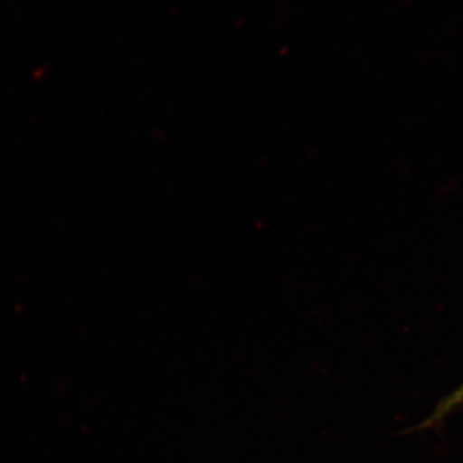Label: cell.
Listing matches in <instances>:
<instances>
[{
  "label": "cell",
  "instance_id": "6da1fadb",
  "mask_svg": "<svg viewBox=\"0 0 463 463\" xmlns=\"http://www.w3.org/2000/svg\"><path fill=\"white\" fill-rule=\"evenodd\" d=\"M461 404H463V383L459 388H457L455 392H450L448 397L444 398L443 401L438 404V407L435 408L431 416L429 417L425 422H422L421 425L419 426V429H428L431 428V426L437 425V423L440 422L441 420L446 419L448 414L452 413L453 411H455L456 408H458Z\"/></svg>",
  "mask_w": 463,
  "mask_h": 463
}]
</instances>
